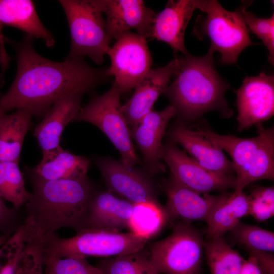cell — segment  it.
<instances>
[{"label": "cell", "mask_w": 274, "mask_h": 274, "mask_svg": "<svg viewBox=\"0 0 274 274\" xmlns=\"http://www.w3.org/2000/svg\"><path fill=\"white\" fill-rule=\"evenodd\" d=\"M234 239L249 254L274 252L273 232L257 226L239 222L231 231Z\"/></svg>", "instance_id": "30"}, {"label": "cell", "mask_w": 274, "mask_h": 274, "mask_svg": "<svg viewBox=\"0 0 274 274\" xmlns=\"http://www.w3.org/2000/svg\"><path fill=\"white\" fill-rule=\"evenodd\" d=\"M177 63L176 57L165 66L151 68L135 86L132 96L122 105L128 125H135L153 110L155 101L168 87Z\"/></svg>", "instance_id": "17"}, {"label": "cell", "mask_w": 274, "mask_h": 274, "mask_svg": "<svg viewBox=\"0 0 274 274\" xmlns=\"http://www.w3.org/2000/svg\"><path fill=\"white\" fill-rule=\"evenodd\" d=\"M168 222L165 208L159 202L135 203L128 228L130 232L148 241L158 234Z\"/></svg>", "instance_id": "26"}, {"label": "cell", "mask_w": 274, "mask_h": 274, "mask_svg": "<svg viewBox=\"0 0 274 274\" xmlns=\"http://www.w3.org/2000/svg\"><path fill=\"white\" fill-rule=\"evenodd\" d=\"M27 244L21 227L0 247V274H14Z\"/></svg>", "instance_id": "32"}, {"label": "cell", "mask_w": 274, "mask_h": 274, "mask_svg": "<svg viewBox=\"0 0 274 274\" xmlns=\"http://www.w3.org/2000/svg\"><path fill=\"white\" fill-rule=\"evenodd\" d=\"M176 115L175 108L169 105L162 111H151L132 126L131 138L141 152L144 166L150 176L165 170L161 162L162 139L169 120Z\"/></svg>", "instance_id": "13"}, {"label": "cell", "mask_w": 274, "mask_h": 274, "mask_svg": "<svg viewBox=\"0 0 274 274\" xmlns=\"http://www.w3.org/2000/svg\"><path fill=\"white\" fill-rule=\"evenodd\" d=\"M2 95H3V94H1V93H0V98L1 97V96H2Z\"/></svg>", "instance_id": "39"}, {"label": "cell", "mask_w": 274, "mask_h": 274, "mask_svg": "<svg viewBox=\"0 0 274 274\" xmlns=\"http://www.w3.org/2000/svg\"><path fill=\"white\" fill-rule=\"evenodd\" d=\"M196 9L193 0H169L164 9L156 14L150 39L167 44L177 53L186 55L185 31Z\"/></svg>", "instance_id": "19"}, {"label": "cell", "mask_w": 274, "mask_h": 274, "mask_svg": "<svg viewBox=\"0 0 274 274\" xmlns=\"http://www.w3.org/2000/svg\"><path fill=\"white\" fill-rule=\"evenodd\" d=\"M133 204L109 190L96 192L88 207V228H128Z\"/></svg>", "instance_id": "21"}, {"label": "cell", "mask_w": 274, "mask_h": 274, "mask_svg": "<svg viewBox=\"0 0 274 274\" xmlns=\"http://www.w3.org/2000/svg\"><path fill=\"white\" fill-rule=\"evenodd\" d=\"M204 251L211 274H238L246 261L223 236L204 242Z\"/></svg>", "instance_id": "27"}, {"label": "cell", "mask_w": 274, "mask_h": 274, "mask_svg": "<svg viewBox=\"0 0 274 274\" xmlns=\"http://www.w3.org/2000/svg\"><path fill=\"white\" fill-rule=\"evenodd\" d=\"M248 215V195L242 191L225 193L215 208L207 223L206 235L208 239L223 236L231 231L243 217Z\"/></svg>", "instance_id": "25"}, {"label": "cell", "mask_w": 274, "mask_h": 274, "mask_svg": "<svg viewBox=\"0 0 274 274\" xmlns=\"http://www.w3.org/2000/svg\"><path fill=\"white\" fill-rule=\"evenodd\" d=\"M90 160L75 155L61 146L42 153V159L29 170V177L43 180L75 179L87 177Z\"/></svg>", "instance_id": "23"}, {"label": "cell", "mask_w": 274, "mask_h": 274, "mask_svg": "<svg viewBox=\"0 0 274 274\" xmlns=\"http://www.w3.org/2000/svg\"><path fill=\"white\" fill-rule=\"evenodd\" d=\"M120 93L114 81L103 94L93 97L81 108L73 122L83 121L97 127L118 151L120 161L132 167L140 163L120 102Z\"/></svg>", "instance_id": "9"}, {"label": "cell", "mask_w": 274, "mask_h": 274, "mask_svg": "<svg viewBox=\"0 0 274 274\" xmlns=\"http://www.w3.org/2000/svg\"><path fill=\"white\" fill-rule=\"evenodd\" d=\"M248 197V215L262 222L274 215L273 187L258 186L254 188Z\"/></svg>", "instance_id": "34"}, {"label": "cell", "mask_w": 274, "mask_h": 274, "mask_svg": "<svg viewBox=\"0 0 274 274\" xmlns=\"http://www.w3.org/2000/svg\"><path fill=\"white\" fill-rule=\"evenodd\" d=\"M162 159L175 180L198 193L208 194L236 187V177L203 167L172 142L163 145Z\"/></svg>", "instance_id": "11"}, {"label": "cell", "mask_w": 274, "mask_h": 274, "mask_svg": "<svg viewBox=\"0 0 274 274\" xmlns=\"http://www.w3.org/2000/svg\"><path fill=\"white\" fill-rule=\"evenodd\" d=\"M146 40L130 31L110 47L107 55L111 65L106 73L114 77L120 94L134 89L151 69L152 59Z\"/></svg>", "instance_id": "10"}, {"label": "cell", "mask_w": 274, "mask_h": 274, "mask_svg": "<svg viewBox=\"0 0 274 274\" xmlns=\"http://www.w3.org/2000/svg\"><path fill=\"white\" fill-rule=\"evenodd\" d=\"M10 236L5 234L0 235V247L8 240Z\"/></svg>", "instance_id": "38"}, {"label": "cell", "mask_w": 274, "mask_h": 274, "mask_svg": "<svg viewBox=\"0 0 274 274\" xmlns=\"http://www.w3.org/2000/svg\"><path fill=\"white\" fill-rule=\"evenodd\" d=\"M19 29L32 38L42 39L47 47H53L55 41L52 33L41 21L34 4L29 0H0V39L3 27Z\"/></svg>", "instance_id": "22"}, {"label": "cell", "mask_w": 274, "mask_h": 274, "mask_svg": "<svg viewBox=\"0 0 274 274\" xmlns=\"http://www.w3.org/2000/svg\"><path fill=\"white\" fill-rule=\"evenodd\" d=\"M214 52L204 56L189 53L177 57V65L164 94L175 109L176 115L193 121L204 113L218 111L225 117L233 114L225 99L229 85L219 75L214 62Z\"/></svg>", "instance_id": "3"}, {"label": "cell", "mask_w": 274, "mask_h": 274, "mask_svg": "<svg viewBox=\"0 0 274 274\" xmlns=\"http://www.w3.org/2000/svg\"><path fill=\"white\" fill-rule=\"evenodd\" d=\"M204 244L199 231L181 221L168 236L150 244L148 253L158 274H199Z\"/></svg>", "instance_id": "8"}, {"label": "cell", "mask_w": 274, "mask_h": 274, "mask_svg": "<svg viewBox=\"0 0 274 274\" xmlns=\"http://www.w3.org/2000/svg\"><path fill=\"white\" fill-rule=\"evenodd\" d=\"M238 274H262L256 258L250 256L243 265Z\"/></svg>", "instance_id": "37"}, {"label": "cell", "mask_w": 274, "mask_h": 274, "mask_svg": "<svg viewBox=\"0 0 274 274\" xmlns=\"http://www.w3.org/2000/svg\"><path fill=\"white\" fill-rule=\"evenodd\" d=\"M70 30L71 47L66 58L89 57L101 64L110 48L102 13L94 0H60Z\"/></svg>", "instance_id": "6"}, {"label": "cell", "mask_w": 274, "mask_h": 274, "mask_svg": "<svg viewBox=\"0 0 274 274\" xmlns=\"http://www.w3.org/2000/svg\"><path fill=\"white\" fill-rule=\"evenodd\" d=\"M32 192L24 206L27 240L42 246L56 231L88 228V207L96 191L87 177L43 180L29 177Z\"/></svg>", "instance_id": "2"}, {"label": "cell", "mask_w": 274, "mask_h": 274, "mask_svg": "<svg viewBox=\"0 0 274 274\" xmlns=\"http://www.w3.org/2000/svg\"><path fill=\"white\" fill-rule=\"evenodd\" d=\"M106 16V25L111 39L135 29L137 33L150 39L156 13L142 0H94Z\"/></svg>", "instance_id": "14"}, {"label": "cell", "mask_w": 274, "mask_h": 274, "mask_svg": "<svg viewBox=\"0 0 274 274\" xmlns=\"http://www.w3.org/2000/svg\"><path fill=\"white\" fill-rule=\"evenodd\" d=\"M255 126L257 135L250 138L222 135L206 127L196 129L231 157L236 174V191L256 180L274 179V129L265 128L262 123Z\"/></svg>", "instance_id": "4"}, {"label": "cell", "mask_w": 274, "mask_h": 274, "mask_svg": "<svg viewBox=\"0 0 274 274\" xmlns=\"http://www.w3.org/2000/svg\"><path fill=\"white\" fill-rule=\"evenodd\" d=\"M169 136L172 143L181 146L203 167L220 174L232 176L234 172L232 163L223 151L196 130L179 123L171 129Z\"/></svg>", "instance_id": "18"}, {"label": "cell", "mask_w": 274, "mask_h": 274, "mask_svg": "<svg viewBox=\"0 0 274 274\" xmlns=\"http://www.w3.org/2000/svg\"><path fill=\"white\" fill-rule=\"evenodd\" d=\"M193 3L196 9L206 14L197 18L194 35L199 39H210V49L220 53L222 63H236L242 51L253 44L242 14L244 5L231 12L216 0H193Z\"/></svg>", "instance_id": "5"}, {"label": "cell", "mask_w": 274, "mask_h": 274, "mask_svg": "<svg viewBox=\"0 0 274 274\" xmlns=\"http://www.w3.org/2000/svg\"><path fill=\"white\" fill-rule=\"evenodd\" d=\"M19 210L7 207L0 196V231L5 235L11 236L23 225L24 220L19 219Z\"/></svg>", "instance_id": "36"}, {"label": "cell", "mask_w": 274, "mask_h": 274, "mask_svg": "<svg viewBox=\"0 0 274 274\" xmlns=\"http://www.w3.org/2000/svg\"><path fill=\"white\" fill-rule=\"evenodd\" d=\"M43 247L27 242L14 274H44Z\"/></svg>", "instance_id": "35"}, {"label": "cell", "mask_w": 274, "mask_h": 274, "mask_svg": "<svg viewBox=\"0 0 274 274\" xmlns=\"http://www.w3.org/2000/svg\"><path fill=\"white\" fill-rule=\"evenodd\" d=\"M244 5L242 14L245 24L259 39H261L268 51V60L272 65L274 63V14L269 18L257 17L253 13L246 11Z\"/></svg>", "instance_id": "33"}, {"label": "cell", "mask_w": 274, "mask_h": 274, "mask_svg": "<svg viewBox=\"0 0 274 274\" xmlns=\"http://www.w3.org/2000/svg\"><path fill=\"white\" fill-rule=\"evenodd\" d=\"M18 163L0 161V196L20 209L24 207L30 193L25 187V181Z\"/></svg>", "instance_id": "29"}, {"label": "cell", "mask_w": 274, "mask_h": 274, "mask_svg": "<svg viewBox=\"0 0 274 274\" xmlns=\"http://www.w3.org/2000/svg\"><path fill=\"white\" fill-rule=\"evenodd\" d=\"M238 131L262 123L274 114V77H247L236 91Z\"/></svg>", "instance_id": "12"}, {"label": "cell", "mask_w": 274, "mask_h": 274, "mask_svg": "<svg viewBox=\"0 0 274 274\" xmlns=\"http://www.w3.org/2000/svg\"><path fill=\"white\" fill-rule=\"evenodd\" d=\"M147 241L130 232L88 228L69 238L54 234L45 243L43 252L60 257L108 258L142 250Z\"/></svg>", "instance_id": "7"}, {"label": "cell", "mask_w": 274, "mask_h": 274, "mask_svg": "<svg viewBox=\"0 0 274 274\" xmlns=\"http://www.w3.org/2000/svg\"><path fill=\"white\" fill-rule=\"evenodd\" d=\"M82 94L74 93L57 100L44 115L33 131L42 153L53 151L60 146L62 133L81 108Z\"/></svg>", "instance_id": "20"}, {"label": "cell", "mask_w": 274, "mask_h": 274, "mask_svg": "<svg viewBox=\"0 0 274 274\" xmlns=\"http://www.w3.org/2000/svg\"><path fill=\"white\" fill-rule=\"evenodd\" d=\"M160 186L167 196L164 208L169 222L181 219L187 222L201 220L207 222L225 195L198 193L181 184L171 176L163 180Z\"/></svg>", "instance_id": "16"}, {"label": "cell", "mask_w": 274, "mask_h": 274, "mask_svg": "<svg viewBox=\"0 0 274 274\" xmlns=\"http://www.w3.org/2000/svg\"><path fill=\"white\" fill-rule=\"evenodd\" d=\"M98 267L106 274H158L144 249L128 254L105 258Z\"/></svg>", "instance_id": "28"}, {"label": "cell", "mask_w": 274, "mask_h": 274, "mask_svg": "<svg viewBox=\"0 0 274 274\" xmlns=\"http://www.w3.org/2000/svg\"><path fill=\"white\" fill-rule=\"evenodd\" d=\"M108 190L132 203L159 202L154 186L146 175L107 158L96 160Z\"/></svg>", "instance_id": "15"}, {"label": "cell", "mask_w": 274, "mask_h": 274, "mask_svg": "<svg viewBox=\"0 0 274 274\" xmlns=\"http://www.w3.org/2000/svg\"><path fill=\"white\" fill-rule=\"evenodd\" d=\"M33 39L25 35L16 42L3 36V42L15 51L17 71L9 90L0 98V113L25 108L41 117L62 97L92 92L110 77L106 68L92 67L84 59L56 62L46 58L35 50Z\"/></svg>", "instance_id": "1"}, {"label": "cell", "mask_w": 274, "mask_h": 274, "mask_svg": "<svg viewBox=\"0 0 274 274\" xmlns=\"http://www.w3.org/2000/svg\"><path fill=\"white\" fill-rule=\"evenodd\" d=\"M32 116L25 108L17 109L11 114L0 113V161L19 162Z\"/></svg>", "instance_id": "24"}, {"label": "cell", "mask_w": 274, "mask_h": 274, "mask_svg": "<svg viewBox=\"0 0 274 274\" xmlns=\"http://www.w3.org/2000/svg\"><path fill=\"white\" fill-rule=\"evenodd\" d=\"M43 263L44 274H106L86 258L60 257L43 252Z\"/></svg>", "instance_id": "31"}]
</instances>
